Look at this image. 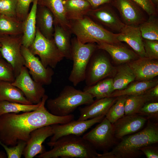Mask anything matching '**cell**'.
<instances>
[{
  "label": "cell",
  "mask_w": 158,
  "mask_h": 158,
  "mask_svg": "<svg viewBox=\"0 0 158 158\" xmlns=\"http://www.w3.org/2000/svg\"><path fill=\"white\" fill-rule=\"evenodd\" d=\"M21 52L25 60L24 66L29 70L33 80L43 85H50L54 74L53 68L45 67L40 60L33 54L28 48L22 45Z\"/></svg>",
  "instance_id": "cell-12"
},
{
  "label": "cell",
  "mask_w": 158,
  "mask_h": 158,
  "mask_svg": "<svg viewBox=\"0 0 158 158\" xmlns=\"http://www.w3.org/2000/svg\"><path fill=\"white\" fill-rule=\"evenodd\" d=\"M149 16L156 15L155 5L152 0H132Z\"/></svg>",
  "instance_id": "cell-42"
},
{
  "label": "cell",
  "mask_w": 158,
  "mask_h": 158,
  "mask_svg": "<svg viewBox=\"0 0 158 158\" xmlns=\"http://www.w3.org/2000/svg\"><path fill=\"white\" fill-rule=\"evenodd\" d=\"M34 0H16V16L19 20L23 21L28 13L30 4Z\"/></svg>",
  "instance_id": "cell-40"
},
{
  "label": "cell",
  "mask_w": 158,
  "mask_h": 158,
  "mask_svg": "<svg viewBox=\"0 0 158 158\" xmlns=\"http://www.w3.org/2000/svg\"><path fill=\"white\" fill-rule=\"evenodd\" d=\"M16 0H0V15L16 17Z\"/></svg>",
  "instance_id": "cell-41"
},
{
  "label": "cell",
  "mask_w": 158,
  "mask_h": 158,
  "mask_svg": "<svg viewBox=\"0 0 158 158\" xmlns=\"http://www.w3.org/2000/svg\"><path fill=\"white\" fill-rule=\"evenodd\" d=\"M117 97H105L96 99L84 107H79L80 115L77 120L84 121L106 115L111 106L115 102Z\"/></svg>",
  "instance_id": "cell-20"
},
{
  "label": "cell",
  "mask_w": 158,
  "mask_h": 158,
  "mask_svg": "<svg viewBox=\"0 0 158 158\" xmlns=\"http://www.w3.org/2000/svg\"><path fill=\"white\" fill-rule=\"evenodd\" d=\"M1 57H2V56L1 55V53H0V58H1Z\"/></svg>",
  "instance_id": "cell-48"
},
{
  "label": "cell",
  "mask_w": 158,
  "mask_h": 158,
  "mask_svg": "<svg viewBox=\"0 0 158 158\" xmlns=\"http://www.w3.org/2000/svg\"><path fill=\"white\" fill-rule=\"evenodd\" d=\"M22 35L0 36V53L2 57L13 66L16 78L25 65L21 52Z\"/></svg>",
  "instance_id": "cell-9"
},
{
  "label": "cell",
  "mask_w": 158,
  "mask_h": 158,
  "mask_svg": "<svg viewBox=\"0 0 158 158\" xmlns=\"http://www.w3.org/2000/svg\"><path fill=\"white\" fill-rule=\"evenodd\" d=\"M66 16L69 20L82 18L92 9L86 0H64Z\"/></svg>",
  "instance_id": "cell-26"
},
{
  "label": "cell",
  "mask_w": 158,
  "mask_h": 158,
  "mask_svg": "<svg viewBox=\"0 0 158 158\" xmlns=\"http://www.w3.org/2000/svg\"><path fill=\"white\" fill-rule=\"evenodd\" d=\"M83 90L92 95L96 99L109 97L113 92V78H104L93 85L85 86Z\"/></svg>",
  "instance_id": "cell-31"
},
{
  "label": "cell",
  "mask_w": 158,
  "mask_h": 158,
  "mask_svg": "<svg viewBox=\"0 0 158 158\" xmlns=\"http://www.w3.org/2000/svg\"><path fill=\"white\" fill-rule=\"evenodd\" d=\"M97 48L107 52L113 61L118 64L128 63L139 58L138 55L122 44H114L100 42L96 44Z\"/></svg>",
  "instance_id": "cell-21"
},
{
  "label": "cell",
  "mask_w": 158,
  "mask_h": 158,
  "mask_svg": "<svg viewBox=\"0 0 158 158\" xmlns=\"http://www.w3.org/2000/svg\"><path fill=\"white\" fill-rule=\"evenodd\" d=\"M127 95L118 97L115 102L111 106L105 117L112 124L121 118L125 114V104Z\"/></svg>",
  "instance_id": "cell-35"
},
{
  "label": "cell",
  "mask_w": 158,
  "mask_h": 158,
  "mask_svg": "<svg viewBox=\"0 0 158 158\" xmlns=\"http://www.w3.org/2000/svg\"><path fill=\"white\" fill-rule=\"evenodd\" d=\"M53 135L51 125L41 127L33 130L30 133L23 152L25 158H32L44 152L42 144L47 138Z\"/></svg>",
  "instance_id": "cell-17"
},
{
  "label": "cell",
  "mask_w": 158,
  "mask_h": 158,
  "mask_svg": "<svg viewBox=\"0 0 158 158\" xmlns=\"http://www.w3.org/2000/svg\"><path fill=\"white\" fill-rule=\"evenodd\" d=\"M15 78L13 66L3 58H0V80L12 83Z\"/></svg>",
  "instance_id": "cell-36"
},
{
  "label": "cell",
  "mask_w": 158,
  "mask_h": 158,
  "mask_svg": "<svg viewBox=\"0 0 158 158\" xmlns=\"http://www.w3.org/2000/svg\"><path fill=\"white\" fill-rule=\"evenodd\" d=\"M117 34V38L119 41L126 43L139 58L145 57L143 39L139 26L125 25Z\"/></svg>",
  "instance_id": "cell-19"
},
{
  "label": "cell",
  "mask_w": 158,
  "mask_h": 158,
  "mask_svg": "<svg viewBox=\"0 0 158 158\" xmlns=\"http://www.w3.org/2000/svg\"><path fill=\"white\" fill-rule=\"evenodd\" d=\"M147 120L145 117L137 114L125 115L112 124L115 138L121 139L139 131Z\"/></svg>",
  "instance_id": "cell-16"
},
{
  "label": "cell",
  "mask_w": 158,
  "mask_h": 158,
  "mask_svg": "<svg viewBox=\"0 0 158 158\" xmlns=\"http://www.w3.org/2000/svg\"><path fill=\"white\" fill-rule=\"evenodd\" d=\"M27 142L20 141L16 145L8 146L0 141V145L4 149L8 158H20L23 155Z\"/></svg>",
  "instance_id": "cell-38"
},
{
  "label": "cell",
  "mask_w": 158,
  "mask_h": 158,
  "mask_svg": "<svg viewBox=\"0 0 158 158\" xmlns=\"http://www.w3.org/2000/svg\"><path fill=\"white\" fill-rule=\"evenodd\" d=\"M98 50L92 55L86 68L84 81L87 86L95 84L111 75L115 71L106 55Z\"/></svg>",
  "instance_id": "cell-8"
},
{
  "label": "cell",
  "mask_w": 158,
  "mask_h": 158,
  "mask_svg": "<svg viewBox=\"0 0 158 158\" xmlns=\"http://www.w3.org/2000/svg\"><path fill=\"white\" fill-rule=\"evenodd\" d=\"M11 83L20 89L32 104L39 103L45 95V90L43 85L33 80L25 66L22 67L20 73Z\"/></svg>",
  "instance_id": "cell-11"
},
{
  "label": "cell",
  "mask_w": 158,
  "mask_h": 158,
  "mask_svg": "<svg viewBox=\"0 0 158 158\" xmlns=\"http://www.w3.org/2000/svg\"><path fill=\"white\" fill-rule=\"evenodd\" d=\"M158 83L157 80L137 81L132 83L123 90L114 91L109 97H117L123 95L129 96L142 94L158 85Z\"/></svg>",
  "instance_id": "cell-28"
},
{
  "label": "cell",
  "mask_w": 158,
  "mask_h": 158,
  "mask_svg": "<svg viewBox=\"0 0 158 158\" xmlns=\"http://www.w3.org/2000/svg\"><path fill=\"white\" fill-rule=\"evenodd\" d=\"M94 98L92 95L83 90L67 85L58 96L48 99L46 103L51 113L57 116H65L72 114L81 105L91 104L94 101Z\"/></svg>",
  "instance_id": "cell-5"
},
{
  "label": "cell",
  "mask_w": 158,
  "mask_h": 158,
  "mask_svg": "<svg viewBox=\"0 0 158 158\" xmlns=\"http://www.w3.org/2000/svg\"><path fill=\"white\" fill-rule=\"evenodd\" d=\"M54 17L46 7L37 5L36 15V28L49 39L53 38Z\"/></svg>",
  "instance_id": "cell-22"
},
{
  "label": "cell",
  "mask_w": 158,
  "mask_h": 158,
  "mask_svg": "<svg viewBox=\"0 0 158 158\" xmlns=\"http://www.w3.org/2000/svg\"><path fill=\"white\" fill-rule=\"evenodd\" d=\"M48 96L42 97L38 108L34 111L21 114L8 113L0 116V141L9 146L20 141L27 142L31 133L38 128L54 124H63L73 120L74 115L65 116L54 115L45 104Z\"/></svg>",
  "instance_id": "cell-1"
},
{
  "label": "cell",
  "mask_w": 158,
  "mask_h": 158,
  "mask_svg": "<svg viewBox=\"0 0 158 158\" xmlns=\"http://www.w3.org/2000/svg\"><path fill=\"white\" fill-rule=\"evenodd\" d=\"M151 102L147 91L140 94L127 96L125 104V115L136 114L145 104Z\"/></svg>",
  "instance_id": "cell-32"
},
{
  "label": "cell",
  "mask_w": 158,
  "mask_h": 158,
  "mask_svg": "<svg viewBox=\"0 0 158 158\" xmlns=\"http://www.w3.org/2000/svg\"><path fill=\"white\" fill-rule=\"evenodd\" d=\"M152 102H157L158 98V84L147 91Z\"/></svg>",
  "instance_id": "cell-45"
},
{
  "label": "cell",
  "mask_w": 158,
  "mask_h": 158,
  "mask_svg": "<svg viewBox=\"0 0 158 158\" xmlns=\"http://www.w3.org/2000/svg\"><path fill=\"white\" fill-rule=\"evenodd\" d=\"M90 5L92 9L96 8L103 5L111 3L112 0H86Z\"/></svg>",
  "instance_id": "cell-44"
},
{
  "label": "cell",
  "mask_w": 158,
  "mask_h": 158,
  "mask_svg": "<svg viewBox=\"0 0 158 158\" xmlns=\"http://www.w3.org/2000/svg\"><path fill=\"white\" fill-rule=\"evenodd\" d=\"M69 29L77 40L83 44L102 42L122 44L114 33L97 23L86 15L81 18L69 20Z\"/></svg>",
  "instance_id": "cell-4"
},
{
  "label": "cell",
  "mask_w": 158,
  "mask_h": 158,
  "mask_svg": "<svg viewBox=\"0 0 158 158\" xmlns=\"http://www.w3.org/2000/svg\"><path fill=\"white\" fill-rule=\"evenodd\" d=\"M22 25L16 17L0 15V36L22 35Z\"/></svg>",
  "instance_id": "cell-29"
},
{
  "label": "cell",
  "mask_w": 158,
  "mask_h": 158,
  "mask_svg": "<svg viewBox=\"0 0 158 158\" xmlns=\"http://www.w3.org/2000/svg\"><path fill=\"white\" fill-rule=\"evenodd\" d=\"M53 39L64 58L72 60L71 35L70 29H66L54 21Z\"/></svg>",
  "instance_id": "cell-23"
},
{
  "label": "cell",
  "mask_w": 158,
  "mask_h": 158,
  "mask_svg": "<svg viewBox=\"0 0 158 158\" xmlns=\"http://www.w3.org/2000/svg\"><path fill=\"white\" fill-rule=\"evenodd\" d=\"M30 11L25 19L22 21V45L28 48L35 37L36 25V15L37 0H34Z\"/></svg>",
  "instance_id": "cell-24"
},
{
  "label": "cell",
  "mask_w": 158,
  "mask_h": 158,
  "mask_svg": "<svg viewBox=\"0 0 158 158\" xmlns=\"http://www.w3.org/2000/svg\"><path fill=\"white\" fill-rule=\"evenodd\" d=\"M155 5H157L158 3V0H152Z\"/></svg>",
  "instance_id": "cell-47"
},
{
  "label": "cell",
  "mask_w": 158,
  "mask_h": 158,
  "mask_svg": "<svg viewBox=\"0 0 158 158\" xmlns=\"http://www.w3.org/2000/svg\"><path fill=\"white\" fill-rule=\"evenodd\" d=\"M28 49L34 55L39 56L41 61L45 67L55 68L64 58L53 38H47L37 28L35 37Z\"/></svg>",
  "instance_id": "cell-7"
},
{
  "label": "cell",
  "mask_w": 158,
  "mask_h": 158,
  "mask_svg": "<svg viewBox=\"0 0 158 158\" xmlns=\"http://www.w3.org/2000/svg\"><path fill=\"white\" fill-rule=\"evenodd\" d=\"M137 81L151 80L158 75V60L139 58L127 63Z\"/></svg>",
  "instance_id": "cell-18"
},
{
  "label": "cell",
  "mask_w": 158,
  "mask_h": 158,
  "mask_svg": "<svg viewBox=\"0 0 158 158\" xmlns=\"http://www.w3.org/2000/svg\"><path fill=\"white\" fill-rule=\"evenodd\" d=\"M121 141L110 151L99 154L98 158H135L143 153V147L158 143V123L149 120L142 130L122 138Z\"/></svg>",
  "instance_id": "cell-2"
},
{
  "label": "cell",
  "mask_w": 158,
  "mask_h": 158,
  "mask_svg": "<svg viewBox=\"0 0 158 158\" xmlns=\"http://www.w3.org/2000/svg\"><path fill=\"white\" fill-rule=\"evenodd\" d=\"M155 144H152L144 146L140 148V150L147 158H158V147L155 145Z\"/></svg>",
  "instance_id": "cell-43"
},
{
  "label": "cell",
  "mask_w": 158,
  "mask_h": 158,
  "mask_svg": "<svg viewBox=\"0 0 158 158\" xmlns=\"http://www.w3.org/2000/svg\"><path fill=\"white\" fill-rule=\"evenodd\" d=\"M82 137L96 150L103 152L108 151L116 142L112 124L105 117L98 125Z\"/></svg>",
  "instance_id": "cell-10"
},
{
  "label": "cell",
  "mask_w": 158,
  "mask_h": 158,
  "mask_svg": "<svg viewBox=\"0 0 158 158\" xmlns=\"http://www.w3.org/2000/svg\"><path fill=\"white\" fill-rule=\"evenodd\" d=\"M105 117L101 115L84 121L73 119L66 123L51 125L53 135L49 142H54L60 137L67 135L81 136L92 126L100 122Z\"/></svg>",
  "instance_id": "cell-13"
},
{
  "label": "cell",
  "mask_w": 158,
  "mask_h": 158,
  "mask_svg": "<svg viewBox=\"0 0 158 158\" xmlns=\"http://www.w3.org/2000/svg\"><path fill=\"white\" fill-rule=\"evenodd\" d=\"M71 44L73 66L68 80L76 86L84 81L88 63L93 53L98 48L96 43L83 44L76 37L71 39Z\"/></svg>",
  "instance_id": "cell-6"
},
{
  "label": "cell",
  "mask_w": 158,
  "mask_h": 158,
  "mask_svg": "<svg viewBox=\"0 0 158 158\" xmlns=\"http://www.w3.org/2000/svg\"><path fill=\"white\" fill-rule=\"evenodd\" d=\"M122 64L117 69L113 78V92L126 88L135 80V75L127 63Z\"/></svg>",
  "instance_id": "cell-30"
},
{
  "label": "cell",
  "mask_w": 158,
  "mask_h": 158,
  "mask_svg": "<svg viewBox=\"0 0 158 158\" xmlns=\"http://www.w3.org/2000/svg\"><path fill=\"white\" fill-rule=\"evenodd\" d=\"M145 56L150 59H158V40L143 39Z\"/></svg>",
  "instance_id": "cell-39"
},
{
  "label": "cell",
  "mask_w": 158,
  "mask_h": 158,
  "mask_svg": "<svg viewBox=\"0 0 158 158\" xmlns=\"http://www.w3.org/2000/svg\"><path fill=\"white\" fill-rule=\"evenodd\" d=\"M41 102V101H40ZM36 104H25L5 100L0 101V116L8 113H18L34 111L40 106Z\"/></svg>",
  "instance_id": "cell-33"
},
{
  "label": "cell",
  "mask_w": 158,
  "mask_h": 158,
  "mask_svg": "<svg viewBox=\"0 0 158 158\" xmlns=\"http://www.w3.org/2000/svg\"><path fill=\"white\" fill-rule=\"evenodd\" d=\"M7 157L5 153L3 152H0V158H4Z\"/></svg>",
  "instance_id": "cell-46"
},
{
  "label": "cell",
  "mask_w": 158,
  "mask_h": 158,
  "mask_svg": "<svg viewBox=\"0 0 158 158\" xmlns=\"http://www.w3.org/2000/svg\"><path fill=\"white\" fill-rule=\"evenodd\" d=\"M64 0H37V5L44 6L52 13L54 21L66 29H69V21L66 15Z\"/></svg>",
  "instance_id": "cell-25"
},
{
  "label": "cell",
  "mask_w": 158,
  "mask_h": 158,
  "mask_svg": "<svg viewBox=\"0 0 158 158\" xmlns=\"http://www.w3.org/2000/svg\"><path fill=\"white\" fill-rule=\"evenodd\" d=\"M136 114L147 119L157 120L158 118V103L157 102H148L145 104Z\"/></svg>",
  "instance_id": "cell-37"
},
{
  "label": "cell",
  "mask_w": 158,
  "mask_h": 158,
  "mask_svg": "<svg viewBox=\"0 0 158 158\" xmlns=\"http://www.w3.org/2000/svg\"><path fill=\"white\" fill-rule=\"evenodd\" d=\"M156 15L149 16V18L139 25L142 38L158 40V20Z\"/></svg>",
  "instance_id": "cell-34"
},
{
  "label": "cell",
  "mask_w": 158,
  "mask_h": 158,
  "mask_svg": "<svg viewBox=\"0 0 158 158\" xmlns=\"http://www.w3.org/2000/svg\"><path fill=\"white\" fill-rule=\"evenodd\" d=\"M86 16L103 27L118 33L125 25L113 9L105 4L92 9Z\"/></svg>",
  "instance_id": "cell-14"
},
{
  "label": "cell",
  "mask_w": 158,
  "mask_h": 158,
  "mask_svg": "<svg viewBox=\"0 0 158 158\" xmlns=\"http://www.w3.org/2000/svg\"><path fill=\"white\" fill-rule=\"evenodd\" d=\"M111 3L118 11L125 25L139 26L146 20L143 10L132 0H112Z\"/></svg>",
  "instance_id": "cell-15"
},
{
  "label": "cell",
  "mask_w": 158,
  "mask_h": 158,
  "mask_svg": "<svg viewBox=\"0 0 158 158\" xmlns=\"http://www.w3.org/2000/svg\"><path fill=\"white\" fill-rule=\"evenodd\" d=\"M5 100L25 104H32L22 91L11 83L0 80V101Z\"/></svg>",
  "instance_id": "cell-27"
},
{
  "label": "cell",
  "mask_w": 158,
  "mask_h": 158,
  "mask_svg": "<svg viewBox=\"0 0 158 158\" xmlns=\"http://www.w3.org/2000/svg\"><path fill=\"white\" fill-rule=\"evenodd\" d=\"M51 149L40 154L39 158H98L99 153L83 137L74 135L63 136L53 142H48Z\"/></svg>",
  "instance_id": "cell-3"
}]
</instances>
